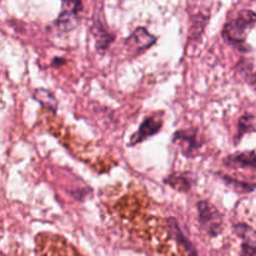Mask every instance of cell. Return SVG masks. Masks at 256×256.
<instances>
[{"label":"cell","mask_w":256,"mask_h":256,"mask_svg":"<svg viewBox=\"0 0 256 256\" xmlns=\"http://www.w3.org/2000/svg\"><path fill=\"white\" fill-rule=\"evenodd\" d=\"M256 24V12L252 10H242L232 19L228 20L222 28V35L225 42L242 52H249L252 48L246 42L248 30Z\"/></svg>","instance_id":"cell-1"},{"label":"cell","mask_w":256,"mask_h":256,"mask_svg":"<svg viewBox=\"0 0 256 256\" xmlns=\"http://www.w3.org/2000/svg\"><path fill=\"white\" fill-rule=\"evenodd\" d=\"M198 216H199L200 226L210 235L218 236L222 232V214L220 210L208 200H200L196 204Z\"/></svg>","instance_id":"cell-2"},{"label":"cell","mask_w":256,"mask_h":256,"mask_svg":"<svg viewBox=\"0 0 256 256\" xmlns=\"http://www.w3.org/2000/svg\"><path fill=\"white\" fill-rule=\"evenodd\" d=\"M82 12V0H62V12L52 24L58 32L64 34L74 29L78 24V15Z\"/></svg>","instance_id":"cell-3"},{"label":"cell","mask_w":256,"mask_h":256,"mask_svg":"<svg viewBox=\"0 0 256 256\" xmlns=\"http://www.w3.org/2000/svg\"><path fill=\"white\" fill-rule=\"evenodd\" d=\"M156 42L158 38L155 35L148 32L144 26H139L124 40V44L132 56H136L150 49Z\"/></svg>","instance_id":"cell-4"},{"label":"cell","mask_w":256,"mask_h":256,"mask_svg":"<svg viewBox=\"0 0 256 256\" xmlns=\"http://www.w3.org/2000/svg\"><path fill=\"white\" fill-rule=\"evenodd\" d=\"M172 142L178 144L182 150V154L186 158H192L195 152L202 148V140L200 139L198 129L178 130L172 136Z\"/></svg>","instance_id":"cell-5"},{"label":"cell","mask_w":256,"mask_h":256,"mask_svg":"<svg viewBox=\"0 0 256 256\" xmlns=\"http://www.w3.org/2000/svg\"><path fill=\"white\" fill-rule=\"evenodd\" d=\"M90 34L92 35V38L95 40L96 52H100V54H104L115 40L114 32H112L108 29V26L104 22V19L100 16H96V15L94 16L92 24L90 26Z\"/></svg>","instance_id":"cell-6"},{"label":"cell","mask_w":256,"mask_h":256,"mask_svg":"<svg viewBox=\"0 0 256 256\" xmlns=\"http://www.w3.org/2000/svg\"><path fill=\"white\" fill-rule=\"evenodd\" d=\"M162 119L159 116H149L140 124L139 129L132 136V140L129 142V146H135L140 142H145L149 138L154 136L162 130Z\"/></svg>","instance_id":"cell-7"},{"label":"cell","mask_w":256,"mask_h":256,"mask_svg":"<svg viewBox=\"0 0 256 256\" xmlns=\"http://www.w3.org/2000/svg\"><path fill=\"white\" fill-rule=\"evenodd\" d=\"M195 182L194 174L190 172H175L164 179L165 184L179 192H189Z\"/></svg>","instance_id":"cell-8"},{"label":"cell","mask_w":256,"mask_h":256,"mask_svg":"<svg viewBox=\"0 0 256 256\" xmlns=\"http://www.w3.org/2000/svg\"><path fill=\"white\" fill-rule=\"evenodd\" d=\"M222 164L232 169H254L256 170V152H242L232 154L222 160Z\"/></svg>","instance_id":"cell-9"},{"label":"cell","mask_w":256,"mask_h":256,"mask_svg":"<svg viewBox=\"0 0 256 256\" xmlns=\"http://www.w3.org/2000/svg\"><path fill=\"white\" fill-rule=\"evenodd\" d=\"M210 15L208 12H199L198 14L192 15L190 18V29H189V39L198 40L204 32L205 26L209 22Z\"/></svg>","instance_id":"cell-10"},{"label":"cell","mask_w":256,"mask_h":256,"mask_svg":"<svg viewBox=\"0 0 256 256\" xmlns=\"http://www.w3.org/2000/svg\"><path fill=\"white\" fill-rule=\"evenodd\" d=\"M220 178H222V182L228 185L229 188H232V190H235L239 194H249V192L256 190V182H239L236 179H232V176H228V175L222 174V172H218Z\"/></svg>","instance_id":"cell-11"},{"label":"cell","mask_w":256,"mask_h":256,"mask_svg":"<svg viewBox=\"0 0 256 256\" xmlns=\"http://www.w3.org/2000/svg\"><path fill=\"white\" fill-rule=\"evenodd\" d=\"M34 99L40 102V105L48 110H52V112H56L58 110V100L52 92H50L46 89H36L34 92Z\"/></svg>","instance_id":"cell-12"},{"label":"cell","mask_w":256,"mask_h":256,"mask_svg":"<svg viewBox=\"0 0 256 256\" xmlns=\"http://www.w3.org/2000/svg\"><path fill=\"white\" fill-rule=\"evenodd\" d=\"M168 222H169V229H170V232L172 234V236H174V239L176 240L179 244H182V246L185 248V249L188 250V252L189 254H192V256H196L195 254V249L192 248V242H189V240L186 239V238L184 236V234H182V232L180 230L179 228V224H178L176 219H174V218H170V219H168Z\"/></svg>","instance_id":"cell-13"},{"label":"cell","mask_w":256,"mask_h":256,"mask_svg":"<svg viewBox=\"0 0 256 256\" xmlns=\"http://www.w3.org/2000/svg\"><path fill=\"white\" fill-rule=\"evenodd\" d=\"M255 130V118L252 114H244L240 116L239 124H238V134H236V142L242 140V138L245 134Z\"/></svg>","instance_id":"cell-14"},{"label":"cell","mask_w":256,"mask_h":256,"mask_svg":"<svg viewBox=\"0 0 256 256\" xmlns=\"http://www.w3.org/2000/svg\"><path fill=\"white\" fill-rule=\"evenodd\" d=\"M240 256H256V245L252 244V242H244L242 245Z\"/></svg>","instance_id":"cell-15"},{"label":"cell","mask_w":256,"mask_h":256,"mask_svg":"<svg viewBox=\"0 0 256 256\" xmlns=\"http://www.w3.org/2000/svg\"><path fill=\"white\" fill-rule=\"evenodd\" d=\"M62 64H65V59H64V58H60V56H55L54 59H52V66H55V68L62 66Z\"/></svg>","instance_id":"cell-16"}]
</instances>
